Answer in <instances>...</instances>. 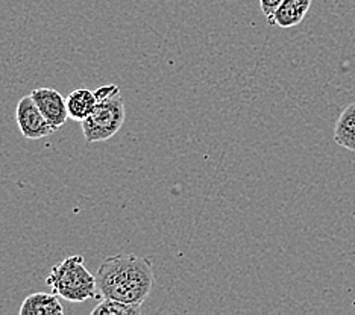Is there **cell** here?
I'll return each instance as SVG.
<instances>
[{
  "instance_id": "cell-8",
  "label": "cell",
  "mask_w": 355,
  "mask_h": 315,
  "mask_svg": "<svg viewBox=\"0 0 355 315\" xmlns=\"http://www.w3.org/2000/svg\"><path fill=\"white\" fill-rule=\"evenodd\" d=\"M69 117L75 121H83L92 116L96 105H98V97L94 91L87 90V88H79V90L71 91L66 99Z\"/></svg>"
},
{
  "instance_id": "cell-4",
  "label": "cell",
  "mask_w": 355,
  "mask_h": 315,
  "mask_svg": "<svg viewBox=\"0 0 355 315\" xmlns=\"http://www.w3.org/2000/svg\"><path fill=\"white\" fill-rule=\"evenodd\" d=\"M15 120H17L20 134L28 140H42L56 131L46 120L31 94L19 100L15 108Z\"/></svg>"
},
{
  "instance_id": "cell-9",
  "label": "cell",
  "mask_w": 355,
  "mask_h": 315,
  "mask_svg": "<svg viewBox=\"0 0 355 315\" xmlns=\"http://www.w3.org/2000/svg\"><path fill=\"white\" fill-rule=\"evenodd\" d=\"M334 141L340 147L355 152V103L346 107L334 126Z\"/></svg>"
},
{
  "instance_id": "cell-6",
  "label": "cell",
  "mask_w": 355,
  "mask_h": 315,
  "mask_svg": "<svg viewBox=\"0 0 355 315\" xmlns=\"http://www.w3.org/2000/svg\"><path fill=\"white\" fill-rule=\"evenodd\" d=\"M311 2L313 0H282L273 17L269 20V24L282 29L297 26L310 11Z\"/></svg>"
},
{
  "instance_id": "cell-2",
  "label": "cell",
  "mask_w": 355,
  "mask_h": 315,
  "mask_svg": "<svg viewBox=\"0 0 355 315\" xmlns=\"http://www.w3.org/2000/svg\"><path fill=\"white\" fill-rule=\"evenodd\" d=\"M98 105L83 126L84 138L88 144L102 143L112 138L125 123V99L116 84L102 85L94 91Z\"/></svg>"
},
{
  "instance_id": "cell-1",
  "label": "cell",
  "mask_w": 355,
  "mask_h": 315,
  "mask_svg": "<svg viewBox=\"0 0 355 315\" xmlns=\"http://www.w3.org/2000/svg\"><path fill=\"white\" fill-rule=\"evenodd\" d=\"M155 274L149 258L134 253L112 255L105 260L98 273V297L143 305L149 297Z\"/></svg>"
},
{
  "instance_id": "cell-10",
  "label": "cell",
  "mask_w": 355,
  "mask_h": 315,
  "mask_svg": "<svg viewBox=\"0 0 355 315\" xmlns=\"http://www.w3.org/2000/svg\"><path fill=\"white\" fill-rule=\"evenodd\" d=\"M141 312V305L126 303L114 298L102 297L99 305L92 311V315H139Z\"/></svg>"
},
{
  "instance_id": "cell-11",
  "label": "cell",
  "mask_w": 355,
  "mask_h": 315,
  "mask_svg": "<svg viewBox=\"0 0 355 315\" xmlns=\"http://www.w3.org/2000/svg\"><path fill=\"white\" fill-rule=\"evenodd\" d=\"M282 3V0H260V6H261V11L264 14V17L269 20L273 17V14L278 10V6Z\"/></svg>"
},
{
  "instance_id": "cell-5",
  "label": "cell",
  "mask_w": 355,
  "mask_h": 315,
  "mask_svg": "<svg viewBox=\"0 0 355 315\" xmlns=\"http://www.w3.org/2000/svg\"><path fill=\"white\" fill-rule=\"evenodd\" d=\"M31 96L40 111L43 112L46 120L55 129H60L67 123V120L70 118L67 103L60 91L53 90V88H37V90L31 93Z\"/></svg>"
},
{
  "instance_id": "cell-3",
  "label": "cell",
  "mask_w": 355,
  "mask_h": 315,
  "mask_svg": "<svg viewBox=\"0 0 355 315\" xmlns=\"http://www.w3.org/2000/svg\"><path fill=\"white\" fill-rule=\"evenodd\" d=\"M46 284L52 293L73 303H83L98 297L96 276L87 270L84 256L80 255H71L55 264L51 274L46 278Z\"/></svg>"
},
{
  "instance_id": "cell-7",
  "label": "cell",
  "mask_w": 355,
  "mask_h": 315,
  "mask_svg": "<svg viewBox=\"0 0 355 315\" xmlns=\"http://www.w3.org/2000/svg\"><path fill=\"white\" fill-rule=\"evenodd\" d=\"M20 315H62L64 308L60 296L55 293L29 294L20 306Z\"/></svg>"
}]
</instances>
